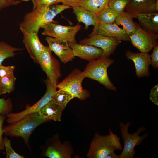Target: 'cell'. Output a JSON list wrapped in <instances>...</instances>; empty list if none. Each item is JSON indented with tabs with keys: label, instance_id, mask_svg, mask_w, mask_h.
I'll return each instance as SVG.
<instances>
[{
	"label": "cell",
	"instance_id": "obj_15",
	"mask_svg": "<svg viewBox=\"0 0 158 158\" xmlns=\"http://www.w3.org/2000/svg\"><path fill=\"white\" fill-rule=\"evenodd\" d=\"M74 56L89 61L100 58L103 53L102 49L90 45L68 42Z\"/></svg>",
	"mask_w": 158,
	"mask_h": 158
},
{
	"label": "cell",
	"instance_id": "obj_7",
	"mask_svg": "<svg viewBox=\"0 0 158 158\" xmlns=\"http://www.w3.org/2000/svg\"><path fill=\"white\" fill-rule=\"evenodd\" d=\"M40 66L46 73L47 78L53 84L56 85L59 83V78L61 76L59 62L54 57L48 46L44 48L37 58V63Z\"/></svg>",
	"mask_w": 158,
	"mask_h": 158
},
{
	"label": "cell",
	"instance_id": "obj_11",
	"mask_svg": "<svg viewBox=\"0 0 158 158\" xmlns=\"http://www.w3.org/2000/svg\"><path fill=\"white\" fill-rule=\"evenodd\" d=\"M137 28L133 35H130V41L133 46L141 52L148 53L158 45V35L145 31L137 23Z\"/></svg>",
	"mask_w": 158,
	"mask_h": 158
},
{
	"label": "cell",
	"instance_id": "obj_30",
	"mask_svg": "<svg viewBox=\"0 0 158 158\" xmlns=\"http://www.w3.org/2000/svg\"><path fill=\"white\" fill-rule=\"evenodd\" d=\"M13 108V103L10 98L6 99L0 98V114L6 116L11 112Z\"/></svg>",
	"mask_w": 158,
	"mask_h": 158
},
{
	"label": "cell",
	"instance_id": "obj_28",
	"mask_svg": "<svg viewBox=\"0 0 158 158\" xmlns=\"http://www.w3.org/2000/svg\"><path fill=\"white\" fill-rule=\"evenodd\" d=\"M130 0H110L108 7L119 13L125 10V8Z\"/></svg>",
	"mask_w": 158,
	"mask_h": 158
},
{
	"label": "cell",
	"instance_id": "obj_24",
	"mask_svg": "<svg viewBox=\"0 0 158 158\" xmlns=\"http://www.w3.org/2000/svg\"><path fill=\"white\" fill-rule=\"evenodd\" d=\"M24 48L13 47L4 41L0 42V66L6 59L14 57L18 54L16 51L24 50Z\"/></svg>",
	"mask_w": 158,
	"mask_h": 158
},
{
	"label": "cell",
	"instance_id": "obj_27",
	"mask_svg": "<svg viewBox=\"0 0 158 158\" xmlns=\"http://www.w3.org/2000/svg\"><path fill=\"white\" fill-rule=\"evenodd\" d=\"M118 13L107 7L97 15L98 23L107 24L114 23Z\"/></svg>",
	"mask_w": 158,
	"mask_h": 158
},
{
	"label": "cell",
	"instance_id": "obj_1",
	"mask_svg": "<svg viewBox=\"0 0 158 158\" xmlns=\"http://www.w3.org/2000/svg\"><path fill=\"white\" fill-rule=\"evenodd\" d=\"M69 8L63 4H56L32 9L25 14L23 20L19 24L20 28L38 34L42 26L53 22V19L57 15Z\"/></svg>",
	"mask_w": 158,
	"mask_h": 158
},
{
	"label": "cell",
	"instance_id": "obj_25",
	"mask_svg": "<svg viewBox=\"0 0 158 158\" xmlns=\"http://www.w3.org/2000/svg\"><path fill=\"white\" fill-rule=\"evenodd\" d=\"M16 79L13 71L0 79V95L14 91Z\"/></svg>",
	"mask_w": 158,
	"mask_h": 158
},
{
	"label": "cell",
	"instance_id": "obj_13",
	"mask_svg": "<svg viewBox=\"0 0 158 158\" xmlns=\"http://www.w3.org/2000/svg\"><path fill=\"white\" fill-rule=\"evenodd\" d=\"M125 55L128 59L133 62L136 74L138 78L149 76V68L151 65V59L148 53L133 52L127 50Z\"/></svg>",
	"mask_w": 158,
	"mask_h": 158
},
{
	"label": "cell",
	"instance_id": "obj_8",
	"mask_svg": "<svg viewBox=\"0 0 158 158\" xmlns=\"http://www.w3.org/2000/svg\"><path fill=\"white\" fill-rule=\"evenodd\" d=\"M44 83L46 90L44 95L36 103L31 106L27 105L23 111L18 113L10 112L6 116V121L9 124L18 121L28 114L39 112L41 108L47 104L52 98L56 91V85L53 84L47 78Z\"/></svg>",
	"mask_w": 158,
	"mask_h": 158
},
{
	"label": "cell",
	"instance_id": "obj_20",
	"mask_svg": "<svg viewBox=\"0 0 158 158\" xmlns=\"http://www.w3.org/2000/svg\"><path fill=\"white\" fill-rule=\"evenodd\" d=\"M63 110L60 105L51 99L41 108L39 112L42 116L50 120L60 121Z\"/></svg>",
	"mask_w": 158,
	"mask_h": 158
},
{
	"label": "cell",
	"instance_id": "obj_23",
	"mask_svg": "<svg viewBox=\"0 0 158 158\" xmlns=\"http://www.w3.org/2000/svg\"><path fill=\"white\" fill-rule=\"evenodd\" d=\"M110 0H83L79 6L92 12L98 15L108 7Z\"/></svg>",
	"mask_w": 158,
	"mask_h": 158
},
{
	"label": "cell",
	"instance_id": "obj_22",
	"mask_svg": "<svg viewBox=\"0 0 158 158\" xmlns=\"http://www.w3.org/2000/svg\"><path fill=\"white\" fill-rule=\"evenodd\" d=\"M71 155L70 148L67 146L56 142L49 146L44 155L50 158H70Z\"/></svg>",
	"mask_w": 158,
	"mask_h": 158
},
{
	"label": "cell",
	"instance_id": "obj_14",
	"mask_svg": "<svg viewBox=\"0 0 158 158\" xmlns=\"http://www.w3.org/2000/svg\"><path fill=\"white\" fill-rule=\"evenodd\" d=\"M20 28L23 35L22 42L31 58L37 63V58L45 46L41 42L37 33L28 32L22 28Z\"/></svg>",
	"mask_w": 158,
	"mask_h": 158
},
{
	"label": "cell",
	"instance_id": "obj_31",
	"mask_svg": "<svg viewBox=\"0 0 158 158\" xmlns=\"http://www.w3.org/2000/svg\"><path fill=\"white\" fill-rule=\"evenodd\" d=\"M59 0H20L21 2L23 1H31L32 2L33 6L32 9L37 8L45 6H49L58 4Z\"/></svg>",
	"mask_w": 158,
	"mask_h": 158
},
{
	"label": "cell",
	"instance_id": "obj_12",
	"mask_svg": "<svg viewBox=\"0 0 158 158\" xmlns=\"http://www.w3.org/2000/svg\"><path fill=\"white\" fill-rule=\"evenodd\" d=\"M45 40L49 47L64 64L72 61L75 58L73 51L66 41L47 36Z\"/></svg>",
	"mask_w": 158,
	"mask_h": 158
},
{
	"label": "cell",
	"instance_id": "obj_16",
	"mask_svg": "<svg viewBox=\"0 0 158 158\" xmlns=\"http://www.w3.org/2000/svg\"><path fill=\"white\" fill-rule=\"evenodd\" d=\"M125 10L135 18L139 14L156 13L158 11V0H130Z\"/></svg>",
	"mask_w": 158,
	"mask_h": 158
},
{
	"label": "cell",
	"instance_id": "obj_34",
	"mask_svg": "<svg viewBox=\"0 0 158 158\" xmlns=\"http://www.w3.org/2000/svg\"><path fill=\"white\" fill-rule=\"evenodd\" d=\"M15 68L14 66H0V79L8 75L13 72Z\"/></svg>",
	"mask_w": 158,
	"mask_h": 158
},
{
	"label": "cell",
	"instance_id": "obj_10",
	"mask_svg": "<svg viewBox=\"0 0 158 158\" xmlns=\"http://www.w3.org/2000/svg\"><path fill=\"white\" fill-rule=\"evenodd\" d=\"M120 42L121 41L116 37L96 34L81 40L79 44L99 47L103 51L101 58H109Z\"/></svg>",
	"mask_w": 158,
	"mask_h": 158
},
{
	"label": "cell",
	"instance_id": "obj_4",
	"mask_svg": "<svg viewBox=\"0 0 158 158\" xmlns=\"http://www.w3.org/2000/svg\"><path fill=\"white\" fill-rule=\"evenodd\" d=\"M113 63L114 60L109 58H100L89 61L83 71L84 76L97 81L107 89L116 91L107 72L108 67Z\"/></svg>",
	"mask_w": 158,
	"mask_h": 158
},
{
	"label": "cell",
	"instance_id": "obj_17",
	"mask_svg": "<svg viewBox=\"0 0 158 158\" xmlns=\"http://www.w3.org/2000/svg\"><path fill=\"white\" fill-rule=\"evenodd\" d=\"M72 8L73 10V13L76 16L77 21L79 22H82L85 24L84 29L88 30L89 26L90 25L94 26L93 31L89 35V37L95 34L98 24L97 15L79 6Z\"/></svg>",
	"mask_w": 158,
	"mask_h": 158
},
{
	"label": "cell",
	"instance_id": "obj_19",
	"mask_svg": "<svg viewBox=\"0 0 158 158\" xmlns=\"http://www.w3.org/2000/svg\"><path fill=\"white\" fill-rule=\"evenodd\" d=\"M135 18L138 19L139 25L142 29L158 34V12L139 14Z\"/></svg>",
	"mask_w": 158,
	"mask_h": 158
},
{
	"label": "cell",
	"instance_id": "obj_29",
	"mask_svg": "<svg viewBox=\"0 0 158 158\" xmlns=\"http://www.w3.org/2000/svg\"><path fill=\"white\" fill-rule=\"evenodd\" d=\"M4 145L6 151V158H24V157L16 152L12 148L11 141L7 137L3 138Z\"/></svg>",
	"mask_w": 158,
	"mask_h": 158
},
{
	"label": "cell",
	"instance_id": "obj_37",
	"mask_svg": "<svg viewBox=\"0 0 158 158\" xmlns=\"http://www.w3.org/2000/svg\"><path fill=\"white\" fill-rule=\"evenodd\" d=\"M83 0H59L58 4L61 3L67 6L73 7L78 6L79 3Z\"/></svg>",
	"mask_w": 158,
	"mask_h": 158
},
{
	"label": "cell",
	"instance_id": "obj_21",
	"mask_svg": "<svg viewBox=\"0 0 158 158\" xmlns=\"http://www.w3.org/2000/svg\"><path fill=\"white\" fill-rule=\"evenodd\" d=\"M133 18L132 15L124 11L118 13L115 23L118 26L122 25L126 33L129 35H131L135 32L137 28V23L133 21Z\"/></svg>",
	"mask_w": 158,
	"mask_h": 158
},
{
	"label": "cell",
	"instance_id": "obj_33",
	"mask_svg": "<svg viewBox=\"0 0 158 158\" xmlns=\"http://www.w3.org/2000/svg\"><path fill=\"white\" fill-rule=\"evenodd\" d=\"M149 100L154 104L158 105V84L152 87L149 96Z\"/></svg>",
	"mask_w": 158,
	"mask_h": 158
},
{
	"label": "cell",
	"instance_id": "obj_39",
	"mask_svg": "<svg viewBox=\"0 0 158 158\" xmlns=\"http://www.w3.org/2000/svg\"></svg>",
	"mask_w": 158,
	"mask_h": 158
},
{
	"label": "cell",
	"instance_id": "obj_38",
	"mask_svg": "<svg viewBox=\"0 0 158 158\" xmlns=\"http://www.w3.org/2000/svg\"><path fill=\"white\" fill-rule=\"evenodd\" d=\"M119 158L118 155H116L114 152V151L113 152L107 156L106 158Z\"/></svg>",
	"mask_w": 158,
	"mask_h": 158
},
{
	"label": "cell",
	"instance_id": "obj_9",
	"mask_svg": "<svg viewBox=\"0 0 158 158\" xmlns=\"http://www.w3.org/2000/svg\"><path fill=\"white\" fill-rule=\"evenodd\" d=\"M81 26L79 23L74 26H66L51 22L42 27L43 35L64 40L68 42L77 43L76 35Z\"/></svg>",
	"mask_w": 158,
	"mask_h": 158
},
{
	"label": "cell",
	"instance_id": "obj_35",
	"mask_svg": "<svg viewBox=\"0 0 158 158\" xmlns=\"http://www.w3.org/2000/svg\"><path fill=\"white\" fill-rule=\"evenodd\" d=\"M20 0H0V11L13 5H16L21 3Z\"/></svg>",
	"mask_w": 158,
	"mask_h": 158
},
{
	"label": "cell",
	"instance_id": "obj_2",
	"mask_svg": "<svg viewBox=\"0 0 158 158\" xmlns=\"http://www.w3.org/2000/svg\"><path fill=\"white\" fill-rule=\"evenodd\" d=\"M49 120L39 112L30 114L18 121L3 127V133L11 137L22 138L30 148L29 139L31 133L38 126Z\"/></svg>",
	"mask_w": 158,
	"mask_h": 158
},
{
	"label": "cell",
	"instance_id": "obj_26",
	"mask_svg": "<svg viewBox=\"0 0 158 158\" xmlns=\"http://www.w3.org/2000/svg\"><path fill=\"white\" fill-rule=\"evenodd\" d=\"M73 98V95L68 91L60 89L56 91L51 99L64 109L68 102Z\"/></svg>",
	"mask_w": 158,
	"mask_h": 158
},
{
	"label": "cell",
	"instance_id": "obj_3",
	"mask_svg": "<svg viewBox=\"0 0 158 158\" xmlns=\"http://www.w3.org/2000/svg\"><path fill=\"white\" fill-rule=\"evenodd\" d=\"M109 133L101 135L96 133L91 142L87 156L90 158H106L110 153L115 150H122L120 138L114 134L109 128Z\"/></svg>",
	"mask_w": 158,
	"mask_h": 158
},
{
	"label": "cell",
	"instance_id": "obj_32",
	"mask_svg": "<svg viewBox=\"0 0 158 158\" xmlns=\"http://www.w3.org/2000/svg\"><path fill=\"white\" fill-rule=\"evenodd\" d=\"M151 59V65L155 69L158 68V45L153 49L152 52L150 55Z\"/></svg>",
	"mask_w": 158,
	"mask_h": 158
},
{
	"label": "cell",
	"instance_id": "obj_5",
	"mask_svg": "<svg viewBox=\"0 0 158 158\" xmlns=\"http://www.w3.org/2000/svg\"><path fill=\"white\" fill-rule=\"evenodd\" d=\"M132 122L128 121L126 124L121 122L119 125L122 139L124 141V147L121 154L118 155L119 158H133L135 154L134 147L137 145H140L142 142L149 135V133H145L140 136L139 134L145 131L146 128L141 126L133 134L128 132V129Z\"/></svg>",
	"mask_w": 158,
	"mask_h": 158
},
{
	"label": "cell",
	"instance_id": "obj_6",
	"mask_svg": "<svg viewBox=\"0 0 158 158\" xmlns=\"http://www.w3.org/2000/svg\"><path fill=\"white\" fill-rule=\"evenodd\" d=\"M84 78L83 71L78 69H75L56 85V87L68 91L74 98H77L81 100H85L90 95L89 91L83 89L82 86Z\"/></svg>",
	"mask_w": 158,
	"mask_h": 158
},
{
	"label": "cell",
	"instance_id": "obj_18",
	"mask_svg": "<svg viewBox=\"0 0 158 158\" xmlns=\"http://www.w3.org/2000/svg\"><path fill=\"white\" fill-rule=\"evenodd\" d=\"M96 34L108 37H115L120 41H130L129 35L115 23L107 24L99 23L96 30Z\"/></svg>",
	"mask_w": 158,
	"mask_h": 158
},
{
	"label": "cell",
	"instance_id": "obj_36",
	"mask_svg": "<svg viewBox=\"0 0 158 158\" xmlns=\"http://www.w3.org/2000/svg\"><path fill=\"white\" fill-rule=\"evenodd\" d=\"M6 115L0 114V152L1 151L4 150L5 147L4 145L2 135L3 133V124L6 118Z\"/></svg>",
	"mask_w": 158,
	"mask_h": 158
}]
</instances>
